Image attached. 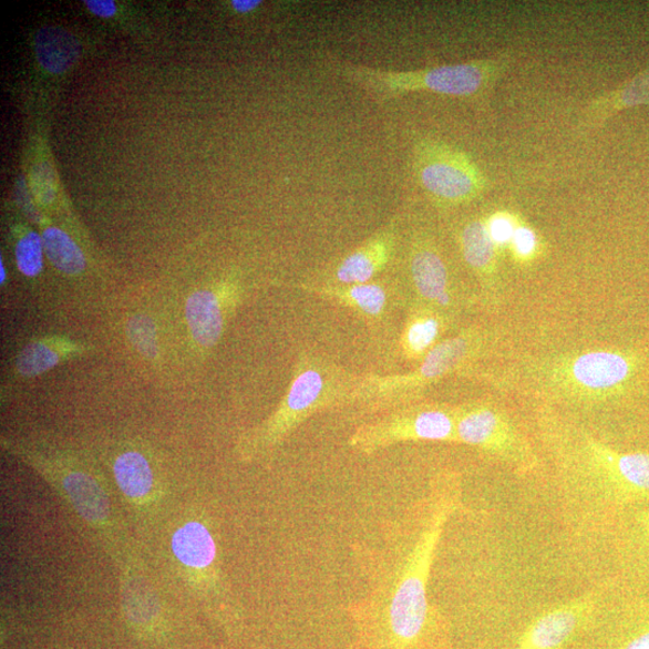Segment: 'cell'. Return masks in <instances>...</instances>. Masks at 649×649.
<instances>
[{
    "label": "cell",
    "instance_id": "cell-1",
    "mask_svg": "<svg viewBox=\"0 0 649 649\" xmlns=\"http://www.w3.org/2000/svg\"><path fill=\"white\" fill-rule=\"evenodd\" d=\"M539 426L569 498L596 513L649 503V454L605 444L548 406L539 409Z\"/></svg>",
    "mask_w": 649,
    "mask_h": 649
},
{
    "label": "cell",
    "instance_id": "cell-2",
    "mask_svg": "<svg viewBox=\"0 0 649 649\" xmlns=\"http://www.w3.org/2000/svg\"><path fill=\"white\" fill-rule=\"evenodd\" d=\"M640 367L641 360L632 351L591 348L522 362L511 372L519 379L509 382L521 380L547 399L596 406L622 398L638 378Z\"/></svg>",
    "mask_w": 649,
    "mask_h": 649
},
{
    "label": "cell",
    "instance_id": "cell-3",
    "mask_svg": "<svg viewBox=\"0 0 649 649\" xmlns=\"http://www.w3.org/2000/svg\"><path fill=\"white\" fill-rule=\"evenodd\" d=\"M321 62L328 72L384 103L419 92L464 99L483 97L509 72L513 58L511 53H501L496 58L406 72L360 65L330 54L322 55Z\"/></svg>",
    "mask_w": 649,
    "mask_h": 649
},
{
    "label": "cell",
    "instance_id": "cell-4",
    "mask_svg": "<svg viewBox=\"0 0 649 649\" xmlns=\"http://www.w3.org/2000/svg\"><path fill=\"white\" fill-rule=\"evenodd\" d=\"M497 341L496 333L487 328H465L434 347L414 370L403 374L354 375L346 404L359 405L367 411L390 412L392 409L418 403L430 388L443 379L471 371Z\"/></svg>",
    "mask_w": 649,
    "mask_h": 649
},
{
    "label": "cell",
    "instance_id": "cell-5",
    "mask_svg": "<svg viewBox=\"0 0 649 649\" xmlns=\"http://www.w3.org/2000/svg\"><path fill=\"white\" fill-rule=\"evenodd\" d=\"M342 367L315 354L296 361L289 388L276 411L237 442L236 453L244 462L272 453L310 416L332 406L346 405L352 378Z\"/></svg>",
    "mask_w": 649,
    "mask_h": 649
},
{
    "label": "cell",
    "instance_id": "cell-6",
    "mask_svg": "<svg viewBox=\"0 0 649 649\" xmlns=\"http://www.w3.org/2000/svg\"><path fill=\"white\" fill-rule=\"evenodd\" d=\"M455 509L453 498L436 501L425 525L394 580L389 604V624L393 637L402 642L415 641L429 619L427 586L432 564L446 522Z\"/></svg>",
    "mask_w": 649,
    "mask_h": 649
},
{
    "label": "cell",
    "instance_id": "cell-7",
    "mask_svg": "<svg viewBox=\"0 0 649 649\" xmlns=\"http://www.w3.org/2000/svg\"><path fill=\"white\" fill-rule=\"evenodd\" d=\"M412 152L419 185L439 206L468 205L488 189L485 174L471 155L443 140L421 136Z\"/></svg>",
    "mask_w": 649,
    "mask_h": 649
},
{
    "label": "cell",
    "instance_id": "cell-8",
    "mask_svg": "<svg viewBox=\"0 0 649 649\" xmlns=\"http://www.w3.org/2000/svg\"><path fill=\"white\" fill-rule=\"evenodd\" d=\"M406 442H456V405L414 403L392 409L363 423L350 435L349 446L363 455Z\"/></svg>",
    "mask_w": 649,
    "mask_h": 649
},
{
    "label": "cell",
    "instance_id": "cell-9",
    "mask_svg": "<svg viewBox=\"0 0 649 649\" xmlns=\"http://www.w3.org/2000/svg\"><path fill=\"white\" fill-rule=\"evenodd\" d=\"M2 445L10 454L44 476L92 528L104 535L114 533L115 521L107 493L91 471L73 461L41 454L34 449L4 439Z\"/></svg>",
    "mask_w": 649,
    "mask_h": 649
},
{
    "label": "cell",
    "instance_id": "cell-10",
    "mask_svg": "<svg viewBox=\"0 0 649 649\" xmlns=\"http://www.w3.org/2000/svg\"><path fill=\"white\" fill-rule=\"evenodd\" d=\"M456 442L475 447L521 472L538 468L539 459L517 423L495 403L456 405Z\"/></svg>",
    "mask_w": 649,
    "mask_h": 649
},
{
    "label": "cell",
    "instance_id": "cell-11",
    "mask_svg": "<svg viewBox=\"0 0 649 649\" xmlns=\"http://www.w3.org/2000/svg\"><path fill=\"white\" fill-rule=\"evenodd\" d=\"M409 271L414 302L454 318L459 312V295L442 254L431 237L423 234L414 236L409 249Z\"/></svg>",
    "mask_w": 649,
    "mask_h": 649
},
{
    "label": "cell",
    "instance_id": "cell-12",
    "mask_svg": "<svg viewBox=\"0 0 649 649\" xmlns=\"http://www.w3.org/2000/svg\"><path fill=\"white\" fill-rule=\"evenodd\" d=\"M173 554L200 595L220 597L223 588L214 534L199 519L185 522L173 535Z\"/></svg>",
    "mask_w": 649,
    "mask_h": 649
},
{
    "label": "cell",
    "instance_id": "cell-13",
    "mask_svg": "<svg viewBox=\"0 0 649 649\" xmlns=\"http://www.w3.org/2000/svg\"><path fill=\"white\" fill-rule=\"evenodd\" d=\"M241 298V284L237 278L220 280L215 287L196 290L189 296L186 318L197 346L208 350L220 342Z\"/></svg>",
    "mask_w": 649,
    "mask_h": 649
},
{
    "label": "cell",
    "instance_id": "cell-14",
    "mask_svg": "<svg viewBox=\"0 0 649 649\" xmlns=\"http://www.w3.org/2000/svg\"><path fill=\"white\" fill-rule=\"evenodd\" d=\"M595 606V599L585 597L548 609L522 631L516 649H562L586 624Z\"/></svg>",
    "mask_w": 649,
    "mask_h": 649
},
{
    "label": "cell",
    "instance_id": "cell-15",
    "mask_svg": "<svg viewBox=\"0 0 649 649\" xmlns=\"http://www.w3.org/2000/svg\"><path fill=\"white\" fill-rule=\"evenodd\" d=\"M398 247V227L391 223L378 231L337 265L334 274L327 284L356 286L371 284L383 272L394 257Z\"/></svg>",
    "mask_w": 649,
    "mask_h": 649
},
{
    "label": "cell",
    "instance_id": "cell-16",
    "mask_svg": "<svg viewBox=\"0 0 649 649\" xmlns=\"http://www.w3.org/2000/svg\"><path fill=\"white\" fill-rule=\"evenodd\" d=\"M459 239L463 259L482 286L486 298L498 299L502 289L503 253L492 241L486 219L476 218L465 223Z\"/></svg>",
    "mask_w": 649,
    "mask_h": 649
},
{
    "label": "cell",
    "instance_id": "cell-17",
    "mask_svg": "<svg viewBox=\"0 0 649 649\" xmlns=\"http://www.w3.org/2000/svg\"><path fill=\"white\" fill-rule=\"evenodd\" d=\"M92 347L63 336H44L28 342L13 362V373L28 380L44 374L66 361L90 354Z\"/></svg>",
    "mask_w": 649,
    "mask_h": 649
},
{
    "label": "cell",
    "instance_id": "cell-18",
    "mask_svg": "<svg viewBox=\"0 0 649 649\" xmlns=\"http://www.w3.org/2000/svg\"><path fill=\"white\" fill-rule=\"evenodd\" d=\"M453 322L454 318L414 302L401 333L402 357L412 363H419L425 359L429 352L443 341V336Z\"/></svg>",
    "mask_w": 649,
    "mask_h": 649
},
{
    "label": "cell",
    "instance_id": "cell-19",
    "mask_svg": "<svg viewBox=\"0 0 649 649\" xmlns=\"http://www.w3.org/2000/svg\"><path fill=\"white\" fill-rule=\"evenodd\" d=\"M642 105H649V66L622 86L591 99L581 112L578 131H595L618 112Z\"/></svg>",
    "mask_w": 649,
    "mask_h": 649
},
{
    "label": "cell",
    "instance_id": "cell-20",
    "mask_svg": "<svg viewBox=\"0 0 649 649\" xmlns=\"http://www.w3.org/2000/svg\"><path fill=\"white\" fill-rule=\"evenodd\" d=\"M301 288L318 298L356 310L369 319L382 318L389 303V293L385 287L375 284V281L356 286L303 284Z\"/></svg>",
    "mask_w": 649,
    "mask_h": 649
},
{
    "label": "cell",
    "instance_id": "cell-21",
    "mask_svg": "<svg viewBox=\"0 0 649 649\" xmlns=\"http://www.w3.org/2000/svg\"><path fill=\"white\" fill-rule=\"evenodd\" d=\"M116 484L123 496L136 506H145L154 498L155 477L152 465L140 451L128 450L114 463Z\"/></svg>",
    "mask_w": 649,
    "mask_h": 649
},
{
    "label": "cell",
    "instance_id": "cell-22",
    "mask_svg": "<svg viewBox=\"0 0 649 649\" xmlns=\"http://www.w3.org/2000/svg\"><path fill=\"white\" fill-rule=\"evenodd\" d=\"M37 59L52 74H61L79 59L78 39L60 27H45L35 37Z\"/></svg>",
    "mask_w": 649,
    "mask_h": 649
},
{
    "label": "cell",
    "instance_id": "cell-23",
    "mask_svg": "<svg viewBox=\"0 0 649 649\" xmlns=\"http://www.w3.org/2000/svg\"><path fill=\"white\" fill-rule=\"evenodd\" d=\"M49 261L64 275L79 276L86 270V257L72 237L50 227L41 235Z\"/></svg>",
    "mask_w": 649,
    "mask_h": 649
},
{
    "label": "cell",
    "instance_id": "cell-24",
    "mask_svg": "<svg viewBox=\"0 0 649 649\" xmlns=\"http://www.w3.org/2000/svg\"><path fill=\"white\" fill-rule=\"evenodd\" d=\"M123 605L126 617L133 625L148 626L161 615L158 599L151 588L135 573L124 575Z\"/></svg>",
    "mask_w": 649,
    "mask_h": 649
},
{
    "label": "cell",
    "instance_id": "cell-25",
    "mask_svg": "<svg viewBox=\"0 0 649 649\" xmlns=\"http://www.w3.org/2000/svg\"><path fill=\"white\" fill-rule=\"evenodd\" d=\"M126 334L133 347L141 356L148 360H155L159 356V341L157 328L154 321L144 315L131 318L126 323Z\"/></svg>",
    "mask_w": 649,
    "mask_h": 649
},
{
    "label": "cell",
    "instance_id": "cell-26",
    "mask_svg": "<svg viewBox=\"0 0 649 649\" xmlns=\"http://www.w3.org/2000/svg\"><path fill=\"white\" fill-rule=\"evenodd\" d=\"M44 243L35 231L23 235L16 248V258L20 272L28 278H35L44 268Z\"/></svg>",
    "mask_w": 649,
    "mask_h": 649
},
{
    "label": "cell",
    "instance_id": "cell-27",
    "mask_svg": "<svg viewBox=\"0 0 649 649\" xmlns=\"http://www.w3.org/2000/svg\"><path fill=\"white\" fill-rule=\"evenodd\" d=\"M542 244L538 233L528 224L519 222L507 251L518 266H529L540 256Z\"/></svg>",
    "mask_w": 649,
    "mask_h": 649
},
{
    "label": "cell",
    "instance_id": "cell-28",
    "mask_svg": "<svg viewBox=\"0 0 649 649\" xmlns=\"http://www.w3.org/2000/svg\"><path fill=\"white\" fill-rule=\"evenodd\" d=\"M521 219L509 212H496L486 218L487 230L492 241L502 253L507 251Z\"/></svg>",
    "mask_w": 649,
    "mask_h": 649
},
{
    "label": "cell",
    "instance_id": "cell-29",
    "mask_svg": "<svg viewBox=\"0 0 649 649\" xmlns=\"http://www.w3.org/2000/svg\"><path fill=\"white\" fill-rule=\"evenodd\" d=\"M32 185L40 204L50 205L53 203L55 197V179L49 164L41 163L33 168Z\"/></svg>",
    "mask_w": 649,
    "mask_h": 649
},
{
    "label": "cell",
    "instance_id": "cell-30",
    "mask_svg": "<svg viewBox=\"0 0 649 649\" xmlns=\"http://www.w3.org/2000/svg\"><path fill=\"white\" fill-rule=\"evenodd\" d=\"M635 534H637L640 544L649 553V509L639 512L635 516Z\"/></svg>",
    "mask_w": 649,
    "mask_h": 649
},
{
    "label": "cell",
    "instance_id": "cell-31",
    "mask_svg": "<svg viewBox=\"0 0 649 649\" xmlns=\"http://www.w3.org/2000/svg\"><path fill=\"white\" fill-rule=\"evenodd\" d=\"M84 4L94 16L101 18H112L117 12V6L112 0H86Z\"/></svg>",
    "mask_w": 649,
    "mask_h": 649
},
{
    "label": "cell",
    "instance_id": "cell-32",
    "mask_svg": "<svg viewBox=\"0 0 649 649\" xmlns=\"http://www.w3.org/2000/svg\"><path fill=\"white\" fill-rule=\"evenodd\" d=\"M617 649H649V627L635 635Z\"/></svg>",
    "mask_w": 649,
    "mask_h": 649
},
{
    "label": "cell",
    "instance_id": "cell-33",
    "mask_svg": "<svg viewBox=\"0 0 649 649\" xmlns=\"http://www.w3.org/2000/svg\"><path fill=\"white\" fill-rule=\"evenodd\" d=\"M262 4L261 0H234L231 6L239 13H248L258 9Z\"/></svg>",
    "mask_w": 649,
    "mask_h": 649
},
{
    "label": "cell",
    "instance_id": "cell-34",
    "mask_svg": "<svg viewBox=\"0 0 649 649\" xmlns=\"http://www.w3.org/2000/svg\"><path fill=\"white\" fill-rule=\"evenodd\" d=\"M8 280V272H7V268L6 265L2 261H0V285L4 286L7 284Z\"/></svg>",
    "mask_w": 649,
    "mask_h": 649
}]
</instances>
